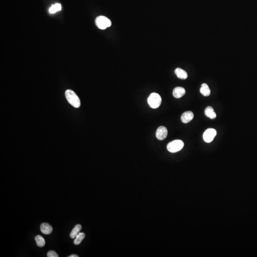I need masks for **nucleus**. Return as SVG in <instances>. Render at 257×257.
<instances>
[{
	"label": "nucleus",
	"instance_id": "obj_1",
	"mask_svg": "<svg viewBox=\"0 0 257 257\" xmlns=\"http://www.w3.org/2000/svg\"><path fill=\"white\" fill-rule=\"evenodd\" d=\"M65 97L71 105L78 108L81 106V101L77 94L71 90H67L65 92Z\"/></svg>",
	"mask_w": 257,
	"mask_h": 257
},
{
	"label": "nucleus",
	"instance_id": "obj_2",
	"mask_svg": "<svg viewBox=\"0 0 257 257\" xmlns=\"http://www.w3.org/2000/svg\"><path fill=\"white\" fill-rule=\"evenodd\" d=\"M96 25L101 30H105L111 25V22L107 17L104 16H99L95 20Z\"/></svg>",
	"mask_w": 257,
	"mask_h": 257
},
{
	"label": "nucleus",
	"instance_id": "obj_3",
	"mask_svg": "<svg viewBox=\"0 0 257 257\" xmlns=\"http://www.w3.org/2000/svg\"><path fill=\"white\" fill-rule=\"evenodd\" d=\"M148 103L150 106L153 109L158 108L162 103L161 96L158 93H151L148 98Z\"/></svg>",
	"mask_w": 257,
	"mask_h": 257
},
{
	"label": "nucleus",
	"instance_id": "obj_4",
	"mask_svg": "<svg viewBox=\"0 0 257 257\" xmlns=\"http://www.w3.org/2000/svg\"><path fill=\"white\" fill-rule=\"evenodd\" d=\"M184 147V143L180 140L173 141L168 144L167 148L169 151L171 153H175L182 150Z\"/></svg>",
	"mask_w": 257,
	"mask_h": 257
},
{
	"label": "nucleus",
	"instance_id": "obj_5",
	"mask_svg": "<svg viewBox=\"0 0 257 257\" xmlns=\"http://www.w3.org/2000/svg\"><path fill=\"white\" fill-rule=\"evenodd\" d=\"M216 134L217 132L215 129L213 128H209L205 130L203 135V138L205 142L207 143H211V141L213 140L214 137L216 136Z\"/></svg>",
	"mask_w": 257,
	"mask_h": 257
},
{
	"label": "nucleus",
	"instance_id": "obj_6",
	"mask_svg": "<svg viewBox=\"0 0 257 257\" xmlns=\"http://www.w3.org/2000/svg\"><path fill=\"white\" fill-rule=\"evenodd\" d=\"M168 135V130L164 126H160L157 129L156 133V136L159 140H164L166 138Z\"/></svg>",
	"mask_w": 257,
	"mask_h": 257
},
{
	"label": "nucleus",
	"instance_id": "obj_7",
	"mask_svg": "<svg viewBox=\"0 0 257 257\" xmlns=\"http://www.w3.org/2000/svg\"><path fill=\"white\" fill-rule=\"evenodd\" d=\"M194 118V114L191 111H186L182 114L181 116V120L182 122L187 123L190 122Z\"/></svg>",
	"mask_w": 257,
	"mask_h": 257
},
{
	"label": "nucleus",
	"instance_id": "obj_8",
	"mask_svg": "<svg viewBox=\"0 0 257 257\" xmlns=\"http://www.w3.org/2000/svg\"><path fill=\"white\" fill-rule=\"evenodd\" d=\"M186 91L184 88L181 87H176L173 91V96L176 98H180L184 95Z\"/></svg>",
	"mask_w": 257,
	"mask_h": 257
},
{
	"label": "nucleus",
	"instance_id": "obj_9",
	"mask_svg": "<svg viewBox=\"0 0 257 257\" xmlns=\"http://www.w3.org/2000/svg\"><path fill=\"white\" fill-rule=\"evenodd\" d=\"M41 231L43 234L45 235L51 234L52 232V227L48 223H42L40 227Z\"/></svg>",
	"mask_w": 257,
	"mask_h": 257
},
{
	"label": "nucleus",
	"instance_id": "obj_10",
	"mask_svg": "<svg viewBox=\"0 0 257 257\" xmlns=\"http://www.w3.org/2000/svg\"><path fill=\"white\" fill-rule=\"evenodd\" d=\"M175 74H176L177 77L180 79L185 80L188 77L187 72L180 68H178L175 70Z\"/></svg>",
	"mask_w": 257,
	"mask_h": 257
},
{
	"label": "nucleus",
	"instance_id": "obj_11",
	"mask_svg": "<svg viewBox=\"0 0 257 257\" xmlns=\"http://www.w3.org/2000/svg\"><path fill=\"white\" fill-rule=\"evenodd\" d=\"M205 114L207 117H209L211 119H214L216 118V114L214 111L213 107L208 106L206 108L205 110Z\"/></svg>",
	"mask_w": 257,
	"mask_h": 257
},
{
	"label": "nucleus",
	"instance_id": "obj_12",
	"mask_svg": "<svg viewBox=\"0 0 257 257\" xmlns=\"http://www.w3.org/2000/svg\"><path fill=\"white\" fill-rule=\"evenodd\" d=\"M200 93L204 96H209L210 94V89L206 83H203L200 89Z\"/></svg>",
	"mask_w": 257,
	"mask_h": 257
},
{
	"label": "nucleus",
	"instance_id": "obj_13",
	"mask_svg": "<svg viewBox=\"0 0 257 257\" xmlns=\"http://www.w3.org/2000/svg\"><path fill=\"white\" fill-rule=\"evenodd\" d=\"M82 229V227L81 225L77 224L75 227H74L73 230L70 233V237L71 239H74L78 233H80L81 229Z\"/></svg>",
	"mask_w": 257,
	"mask_h": 257
},
{
	"label": "nucleus",
	"instance_id": "obj_14",
	"mask_svg": "<svg viewBox=\"0 0 257 257\" xmlns=\"http://www.w3.org/2000/svg\"><path fill=\"white\" fill-rule=\"evenodd\" d=\"M85 237V234L83 232H80L77 235L75 239L74 240V244L75 245H78L81 244L82 242V240L84 239Z\"/></svg>",
	"mask_w": 257,
	"mask_h": 257
},
{
	"label": "nucleus",
	"instance_id": "obj_15",
	"mask_svg": "<svg viewBox=\"0 0 257 257\" xmlns=\"http://www.w3.org/2000/svg\"><path fill=\"white\" fill-rule=\"evenodd\" d=\"M35 240L38 246L39 247H43L44 246L45 244V240L41 236H36L35 237Z\"/></svg>",
	"mask_w": 257,
	"mask_h": 257
},
{
	"label": "nucleus",
	"instance_id": "obj_16",
	"mask_svg": "<svg viewBox=\"0 0 257 257\" xmlns=\"http://www.w3.org/2000/svg\"><path fill=\"white\" fill-rule=\"evenodd\" d=\"M62 10V6L60 4H55V5H53L49 9V12L51 13H55V12H58V11H61Z\"/></svg>",
	"mask_w": 257,
	"mask_h": 257
},
{
	"label": "nucleus",
	"instance_id": "obj_17",
	"mask_svg": "<svg viewBox=\"0 0 257 257\" xmlns=\"http://www.w3.org/2000/svg\"><path fill=\"white\" fill-rule=\"evenodd\" d=\"M47 257H58V254L53 250H51L47 253Z\"/></svg>",
	"mask_w": 257,
	"mask_h": 257
},
{
	"label": "nucleus",
	"instance_id": "obj_18",
	"mask_svg": "<svg viewBox=\"0 0 257 257\" xmlns=\"http://www.w3.org/2000/svg\"><path fill=\"white\" fill-rule=\"evenodd\" d=\"M68 257H79V256L77 255L73 254L71 255L70 256H68Z\"/></svg>",
	"mask_w": 257,
	"mask_h": 257
}]
</instances>
